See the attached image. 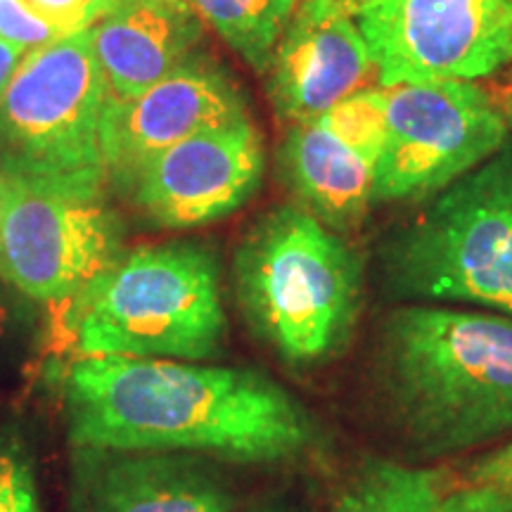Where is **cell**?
I'll use <instances>...</instances> for the list:
<instances>
[{
  "label": "cell",
  "instance_id": "26",
  "mask_svg": "<svg viewBox=\"0 0 512 512\" xmlns=\"http://www.w3.org/2000/svg\"><path fill=\"white\" fill-rule=\"evenodd\" d=\"M8 323H10V313L5 309V304L0 302V335H3L5 328H8Z\"/></svg>",
  "mask_w": 512,
  "mask_h": 512
},
{
  "label": "cell",
  "instance_id": "27",
  "mask_svg": "<svg viewBox=\"0 0 512 512\" xmlns=\"http://www.w3.org/2000/svg\"><path fill=\"white\" fill-rule=\"evenodd\" d=\"M347 3H351V5H354V8H358V5H361L363 0H347Z\"/></svg>",
  "mask_w": 512,
  "mask_h": 512
},
{
  "label": "cell",
  "instance_id": "5",
  "mask_svg": "<svg viewBox=\"0 0 512 512\" xmlns=\"http://www.w3.org/2000/svg\"><path fill=\"white\" fill-rule=\"evenodd\" d=\"M382 266L401 297L512 318V138L396 230Z\"/></svg>",
  "mask_w": 512,
  "mask_h": 512
},
{
  "label": "cell",
  "instance_id": "11",
  "mask_svg": "<svg viewBox=\"0 0 512 512\" xmlns=\"http://www.w3.org/2000/svg\"><path fill=\"white\" fill-rule=\"evenodd\" d=\"M264 169V138L252 117H245L159 152L124 192L155 226L185 230L245 207Z\"/></svg>",
  "mask_w": 512,
  "mask_h": 512
},
{
  "label": "cell",
  "instance_id": "29",
  "mask_svg": "<svg viewBox=\"0 0 512 512\" xmlns=\"http://www.w3.org/2000/svg\"><path fill=\"white\" fill-rule=\"evenodd\" d=\"M437 512H444V510H441V501H439V505H437Z\"/></svg>",
  "mask_w": 512,
  "mask_h": 512
},
{
  "label": "cell",
  "instance_id": "18",
  "mask_svg": "<svg viewBox=\"0 0 512 512\" xmlns=\"http://www.w3.org/2000/svg\"><path fill=\"white\" fill-rule=\"evenodd\" d=\"M64 36L72 34L31 10L27 0H0V41L31 53L62 41Z\"/></svg>",
  "mask_w": 512,
  "mask_h": 512
},
{
  "label": "cell",
  "instance_id": "1",
  "mask_svg": "<svg viewBox=\"0 0 512 512\" xmlns=\"http://www.w3.org/2000/svg\"><path fill=\"white\" fill-rule=\"evenodd\" d=\"M62 396L74 448L278 463L313 441V422L297 399L247 368L81 356L64 370Z\"/></svg>",
  "mask_w": 512,
  "mask_h": 512
},
{
  "label": "cell",
  "instance_id": "24",
  "mask_svg": "<svg viewBox=\"0 0 512 512\" xmlns=\"http://www.w3.org/2000/svg\"><path fill=\"white\" fill-rule=\"evenodd\" d=\"M498 107H501L505 121H508V126L512 128V81L508 83V88H505L503 98L498 100Z\"/></svg>",
  "mask_w": 512,
  "mask_h": 512
},
{
  "label": "cell",
  "instance_id": "14",
  "mask_svg": "<svg viewBox=\"0 0 512 512\" xmlns=\"http://www.w3.org/2000/svg\"><path fill=\"white\" fill-rule=\"evenodd\" d=\"M233 505V491L200 458L76 448L74 512H230Z\"/></svg>",
  "mask_w": 512,
  "mask_h": 512
},
{
  "label": "cell",
  "instance_id": "8",
  "mask_svg": "<svg viewBox=\"0 0 512 512\" xmlns=\"http://www.w3.org/2000/svg\"><path fill=\"white\" fill-rule=\"evenodd\" d=\"M121 242L124 223L105 192L8 178L0 278L34 302H69L124 254Z\"/></svg>",
  "mask_w": 512,
  "mask_h": 512
},
{
  "label": "cell",
  "instance_id": "4",
  "mask_svg": "<svg viewBox=\"0 0 512 512\" xmlns=\"http://www.w3.org/2000/svg\"><path fill=\"white\" fill-rule=\"evenodd\" d=\"M247 325L287 366L330 361L349 344L363 302V261L342 233L299 204L259 216L233 256Z\"/></svg>",
  "mask_w": 512,
  "mask_h": 512
},
{
  "label": "cell",
  "instance_id": "15",
  "mask_svg": "<svg viewBox=\"0 0 512 512\" xmlns=\"http://www.w3.org/2000/svg\"><path fill=\"white\" fill-rule=\"evenodd\" d=\"M91 38L117 98H138L195 53L204 22L181 0H114Z\"/></svg>",
  "mask_w": 512,
  "mask_h": 512
},
{
  "label": "cell",
  "instance_id": "21",
  "mask_svg": "<svg viewBox=\"0 0 512 512\" xmlns=\"http://www.w3.org/2000/svg\"><path fill=\"white\" fill-rule=\"evenodd\" d=\"M441 510L444 512H512V494L494 484L467 479L458 489L441 491Z\"/></svg>",
  "mask_w": 512,
  "mask_h": 512
},
{
  "label": "cell",
  "instance_id": "12",
  "mask_svg": "<svg viewBox=\"0 0 512 512\" xmlns=\"http://www.w3.org/2000/svg\"><path fill=\"white\" fill-rule=\"evenodd\" d=\"M249 117L247 98L219 60L192 53L138 98L110 95L102 124L110 188L126 190L143 166L197 133Z\"/></svg>",
  "mask_w": 512,
  "mask_h": 512
},
{
  "label": "cell",
  "instance_id": "10",
  "mask_svg": "<svg viewBox=\"0 0 512 512\" xmlns=\"http://www.w3.org/2000/svg\"><path fill=\"white\" fill-rule=\"evenodd\" d=\"M387 124V88L370 86L323 117L287 126L278 174L294 204L337 233L366 221Z\"/></svg>",
  "mask_w": 512,
  "mask_h": 512
},
{
  "label": "cell",
  "instance_id": "7",
  "mask_svg": "<svg viewBox=\"0 0 512 512\" xmlns=\"http://www.w3.org/2000/svg\"><path fill=\"white\" fill-rule=\"evenodd\" d=\"M508 138L501 107L477 81L389 86L375 204L430 200L494 157Z\"/></svg>",
  "mask_w": 512,
  "mask_h": 512
},
{
  "label": "cell",
  "instance_id": "3",
  "mask_svg": "<svg viewBox=\"0 0 512 512\" xmlns=\"http://www.w3.org/2000/svg\"><path fill=\"white\" fill-rule=\"evenodd\" d=\"M57 309L55 337L74 358L207 361L226 337L219 259L197 240L121 254Z\"/></svg>",
  "mask_w": 512,
  "mask_h": 512
},
{
  "label": "cell",
  "instance_id": "2",
  "mask_svg": "<svg viewBox=\"0 0 512 512\" xmlns=\"http://www.w3.org/2000/svg\"><path fill=\"white\" fill-rule=\"evenodd\" d=\"M380 380L403 432L456 453L512 430V318L413 304L382 325Z\"/></svg>",
  "mask_w": 512,
  "mask_h": 512
},
{
  "label": "cell",
  "instance_id": "22",
  "mask_svg": "<svg viewBox=\"0 0 512 512\" xmlns=\"http://www.w3.org/2000/svg\"><path fill=\"white\" fill-rule=\"evenodd\" d=\"M467 479L494 484L498 489L512 494V441L503 448H498V451L489 453V456H484L482 460H477L470 467V472H467Z\"/></svg>",
  "mask_w": 512,
  "mask_h": 512
},
{
  "label": "cell",
  "instance_id": "19",
  "mask_svg": "<svg viewBox=\"0 0 512 512\" xmlns=\"http://www.w3.org/2000/svg\"><path fill=\"white\" fill-rule=\"evenodd\" d=\"M0 512H41L29 460L8 437H0Z\"/></svg>",
  "mask_w": 512,
  "mask_h": 512
},
{
  "label": "cell",
  "instance_id": "23",
  "mask_svg": "<svg viewBox=\"0 0 512 512\" xmlns=\"http://www.w3.org/2000/svg\"><path fill=\"white\" fill-rule=\"evenodd\" d=\"M24 55H27V50L0 41V102H3V95L8 91L12 76H15L19 64H22Z\"/></svg>",
  "mask_w": 512,
  "mask_h": 512
},
{
  "label": "cell",
  "instance_id": "6",
  "mask_svg": "<svg viewBox=\"0 0 512 512\" xmlns=\"http://www.w3.org/2000/svg\"><path fill=\"white\" fill-rule=\"evenodd\" d=\"M110 95L91 29L24 55L0 102V174L105 192Z\"/></svg>",
  "mask_w": 512,
  "mask_h": 512
},
{
  "label": "cell",
  "instance_id": "17",
  "mask_svg": "<svg viewBox=\"0 0 512 512\" xmlns=\"http://www.w3.org/2000/svg\"><path fill=\"white\" fill-rule=\"evenodd\" d=\"M439 472L396 463H373L339 496L337 512H437Z\"/></svg>",
  "mask_w": 512,
  "mask_h": 512
},
{
  "label": "cell",
  "instance_id": "16",
  "mask_svg": "<svg viewBox=\"0 0 512 512\" xmlns=\"http://www.w3.org/2000/svg\"><path fill=\"white\" fill-rule=\"evenodd\" d=\"M256 74L271 67L275 46L299 0H181Z\"/></svg>",
  "mask_w": 512,
  "mask_h": 512
},
{
  "label": "cell",
  "instance_id": "25",
  "mask_svg": "<svg viewBox=\"0 0 512 512\" xmlns=\"http://www.w3.org/2000/svg\"><path fill=\"white\" fill-rule=\"evenodd\" d=\"M5 202H8V178H5L3 174H0V226H3Z\"/></svg>",
  "mask_w": 512,
  "mask_h": 512
},
{
  "label": "cell",
  "instance_id": "28",
  "mask_svg": "<svg viewBox=\"0 0 512 512\" xmlns=\"http://www.w3.org/2000/svg\"><path fill=\"white\" fill-rule=\"evenodd\" d=\"M256 512H285V510H275V508H268V510H256Z\"/></svg>",
  "mask_w": 512,
  "mask_h": 512
},
{
  "label": "cell",
  "instance_id": "20",
  "mask_svg": "<svg viewBox=\"0 0 512 512\" xmlns=\"http://www.w3.org/2000/svg\"><path fill=\"white\" fill-rule=\"evenodd\" d=\"M27 5L67 34H79L93 27L112 8L114 0H27Z\"/></svg>",
  "mask_w": 512,
  "mask_h": 512
},
{
  "label": "cell",
  "instance_id": "9",
  "mask_svg": "<svg viewBox=\"0 0 512 512\" xmlns=\"http://www.w3.org/2000/svg\"><path fill=\"white\" fill-rule=\"evenodd\" d=\"M354 10L384 88L512 67V0H363Z\"/></svg>",
  "mask_w": 512,
  "mask_h": 512
},
{
  "label": "cell",
  "instance_id": "13",
  "mask_svg": "<svg viewBox=\"0 0 512 512\" xmlns=\"http://www.w3.org/2000/svg\"><path fill=\"white\" fill-rule=\"evenodd\" d=\"M264 76L275 117L287 126L323 117L363 88L380 86L347 0H299Z\"/></svg>",
  "mask_w": 512,
  "mask_h": 512
}]
</instances>
